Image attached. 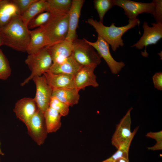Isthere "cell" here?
Here are the masks:
<instances>
[{
    "label": "cell",
    "mask_w": 162,
    "mask_h": 162,
    "mask_svg": "<svg viewBox=\"0 0 162 162\" xmlns=\"http://www.w3.org/2000/svg\"><path fill=\"white\" fill-rule=\"evenodd\" d=\"M0 29L4 37V45L18 51L26 52L30 40L29 29L20 16L14 18Z\"/></svg>",
    "instance_id": "cell-1"
},
{
    "label": "cell",
    "mask_w": 162,
    "mask_h": 162,
    "mask_svg": "<svg viewBox=\"0 0 162 162\" xmlns=\"http://www.w3.org/2000/svg\"><path fill=\"white\" fill-rule=\"evenodd\" d=\"M87 22L93 26L98 35L102 37L111 46L112 50L115 52L117 49L124 45L122 37L124 34L129 29L139 25L140 21L136 18L126 25L117 27L115 23H112L110 26H104L99 21L92 18L88 19Z\"/></svg>",
    "instance_id": "cell-2"
},
{
    "label": "cell",
    "mask_w": 162,
    "mask_h": 162,
    "mask_svg": "<svg viewBox=\"0 0 162 162\" xmlns=\"http://www.w3.org/2000/svg\"><path fill=\"white\" fill-rule=\"evenodd\" d=\"M50 13L48 21L40 27L48 41L47 47L65 40L68 29L69 13Z\"/></svg>",
    "instance_id": "cell-3"
},
{
    "label": "cell",
    "mask_w": 162,
    "mask_h": 162,
    "mask_svg": "<svg viewBox=\"0 0 162 162\" xmlns=\"http://www.w3.org/2000/svg\"><path fill=\"white\" fill-rule=\"evenodd\" d=\"M31 71V75L23 82V86L35 76H41L49 71L53 64L52 58L48 48L45 47L37 53L28 54L25 60Z\"/></svg>",
    "instance_id": "cell-4"
},
{
    "label": "cell",
    "mask_w": 162,
    "mask_h": 162,
    "mask_svg": "<svg viewBox=\"0 0 162 162\" xmlns=\"http://www.w3.org/2000/svg\"><path fill=\"white\" fill-rule=\"evenodd\" d=\"M72 55L76 62L82 66L99 64L101 58L94 48L83 38H77L73 41Z\"/></svg>",
    "instance_id": "cell-5"
},
{
    "label": "cell",
    "mask_w": 162,
    "mask_h": 162,
    "mask_svg": "<svg viewBox=\"0 0 162 162\" xmlns=\"http://www.w3.org/2000/svg\"><path fill=\"white\" fill-rule=\"evenodd\" d=\"M26 126L32 139L39 146L43 144L48 134L43 113L38 109Z\"/></svg>",
    "instance_id": "cell-6"
},
{
    "label": "cell",
    "mask_w": 162,
    "mask_h": 162,
    "mask_svg": "<svg viewBox=\"0 0 162 162\" xmlns=\"http://www.w3.org/2000/svg\"><path fill=\"white\" fill-rule=\"evenodd\" d=\"M83 38L97 51L101 58H103L113 74L118 73L125 66V64L123 62H118L113 58L110 51L109 45L100 36L98 35L97 40L94 42H91Z\"/></svg>",
    "instance_id": "cell-7"
},
{
    "label": "cell",
    "mask_w": 162,
    "mask_h": 162,
    "mask_svg": "<svg viewBox=\"0 0 162 162\" xmlns=\"http://www.w3.org/2000/svg\"><path fill=\"white\" fill-rule=\"evenodd\" d=\"M115 5L124 10L128 18V22L136 19L139 14L146 13L153 14L154 9L153 2L150 3L136 2L130 0H115Z\"/></svg>",
    "instance_id": "cell-8"
},
{
    "label": "cell",
    "mask_w": 162,
    "mask_h": 162,
    "mask_svg": "<svg viewBox=\"0 0 162 162\" xmlns=\"http://www.w3.org/2000/svg\"><path fill=\"white\" fill-rule=\"evenodd\" d=\"M36 86V93L34 98L38 109L43 113L49 107L53 88L49 85L44 75L34 76L32 79Z\"/></svg>",
    "instance_id": "cell-9"
},
{
    "label": "cell",
    "mask_w": 162,
    "mask_h": 162,
    "mask_svg": "<svg viewBox=\"0 0 162 162\" xmlns=\"http://www.w3.org/2000/svg\"><path fill=\"white\" fill-rule=\"evenodd\" d=\"M152 26H148L146 21L143 22L142 28L143 33L139 40L131 46L139 50H145L146 47L150 45L156 44L162 38V23H152Z\"/></svg>",
    "instance_id": "cell-10"
},
{
    "label": "cell",
    "mask_w": 162,
    "mask_h": 162,
    "mask_svg": "<svg viewBox=\"0 0 162 162\" xmlns=\"http://www.w3.org/2000/svg\"><path fill=\"white\" fill-rule=\"evenodd\" d=\"M133 108H130L120 120L116 126L112 137L111 143L117 149L125 142L131 136V119L130 112Z\"/></svg>",
    "instance_id": "cell-11"
},
{
    "label": "cell",
    "mask_w": 162,
    "mask_h": 162,
    "mask_svg": "<svg viewBox=\"0 0 162 162\" xmlns=\"http://www.w3.org/2000/svg\"><path fill=\"white\" fill-rule=\"evenodd\" d=\"M96 65L82 66L74 75L75 88L80 91L88 86L96 87L99 84L94 71Z\"/></svg>",
    "instance_id": "cell-12"
},
{
    "label": "cell",
    "mask_w": 162,
    "mask_h": 162,
    "mask_svg": "<svg viewBox=\"0 0 162 162\" xmlns=\"http://www.w3.org/2000/svg\"><path fill=\"white\" fill-rule=\"evenodd\" d=\"M38 110L34 98L26 97L16 103L13 111L17 118L26 125Z\"/></svg>",
    "instance_id": "cell-13"
},
{
    "label": "cell",
    "mask_w": 162,
    "mask_h": 162,
    "mask_svg": "<svg viewBox=\"0 0 162 162\" xmlns=\"http://www.w3.org/2000/svg\"><path fill=\"white\" fill-rule=\"evenodd\" d=\"M84 0H72L69 13L68 29L66 39L73 41L77 38L76 30L78 27L79 19Z\"/></svg>",
    "instance_id": "cell-14"
},
{
    "label": "cell",
    "mask_w": 162,
    "mask_h": 162,
    "mask_svg": "<svg viewBox=\"0 0 162 162\" xmlns=\"http://www.w3.org/2000/svg\"><path fill=\"white\" fill-rule=\"evenodd\" d=\"M47 48L53 63H58L72 55L73 42L65 40Z\"/></svg>",
    "instance_id": "cell-15"
},
{
    "label": "cell",
    "mask_w": 162,
    "mask_h": 162,
    "mask_svg": "<svg viewBox=\"0 0 162 162\" xmlns=\"http://www.w3.org/2000/svg\"><path fill=\"white\" fill-rule=\"evenodd\" d=\"M43 75L48 84L52 88H75L74 75L64 74H54L49 71L45 73Z\"/></svg>",
    "instance_id": "cell-16"
},
{
    "label": "cell",
    "mask_w": 162,
    "mask_h": 162,
    "mask_svg": "<svg viewBox=\"0 0 162 162\" xmlns=\"http://www.w3.org/2000/svg\"><path fill=\"white\" fill-rule=\"evenodd\" d=\"M30 40L26 51L28 54L37 53L48 46L45 35L40 27L29 30Z\"/></svg>",
    "instance_id": "cell-17"
},
{
    "label": "cell",
    "mask_w": 162,
    "mask_h": 162,
    "mask_svg": "<svg viewBox=\"0 0 162 162\" xmlns=\"http://www.w3.org/2000/svg\"><path fill=\"white\" fill-rule=\"evenodd\" d=\"M20 16L11 0H0V29L8 25L14 18Z\"/></svg>",
    "instance_id": "cell-18"
},
{
    "label": "cell",
    "mask_w": 162,
    "mask_h": 162,
    "mask_svg": "<svg viewBox=\"0 0 162 162\" xmlns=\"http://www.w3.org/2000/svg\"><path fill=\"white\" fill-rule=\"evenodd\" d=\"M82 66L76 62L72 55L60 63H53L48 71L54 74L74 75Z\"/></svg>",
    "instance_id": "cell-19"
},
{
    "label": "cell",
    "mask_w": 162,
    "mask_h": 162,
    "mask_svg": "<svg viewBox=\"0 0 162 162\" xmlns=\"http://www.w3.org/2000/svg\"><path fill=\"white\" fill-rule=\"evenodd\" d=\"M79 91L76 88H53L52 96L69 106L77 104L80 99Z\"/></svg>",
    "instance_id": "cell-20"
},
{
    "label": "cell",
    "mask_w": 162,
    "mask_h": 162,
    "mask_svg": "<svg viewBox=\"0 0 162 162\" xmlns=\"http://www.w3.org/2000/svg\"><path fill=\"white\" fill-rule=\"evenodd\" d=\"M44 116L48 133L56 132L60 129L62 116L57 111L49 107L44 113Z\"/></svg>",
    "instance_id": "cell-21"
},
{
    "label": "cell",
    "mask_w": 162,
    "mask_h": 162,
    "mask_svg": "<svg viewBox=\"0 0 162 162\" xmlns=\"http://www.w3.org/2000/svg\"><path fill=\"white\" fill-rule=\"evenodd\" d=\"M48 11V4L46 0H37L20 17L27 26L30 21L39 14ZM28 27V26H27Z\"/></svg>",
    "instance_id": "cell-22"
},
{
    "label": "cell",
    "mask_w": 162,
    "mask_h": 162,
    "mask_svg": "<svg viewBox=\"0 0 162 162\" xmlns=\"http://www.w3.org/2000/svg\"><path fill=\"white\" fill-rule=\"evenodd\" d=\"M48 11L63 14L69 13L72 0H47Z\"/></svg>",
    "instance_id": "cell-23"
},
{
    "label": "cell",
    "mask_w": 162,
    "mask_h": 162,
    "mask_svg": "<svg viewBox=\"0 0 162 162\" xmlns=\"http://www.w3.org/2000/svg\"><path fill=\"white\" fill-rule=\"evenodd\" d=\"M139 128L136 127L132 132L128 140L120 146L118 150L108 159L114 161L117 158H122L129 160L128 153L129 148L132 141Z\"/></svg>",
    "instance_id": "cell-24"
},
{
    "label": "cell",
    "mask_w": 162,
    "mask_h": 162,
    "mask_svg": "<svg viewBox=\"0 0 162 162\" xmlns=\"http://www.w3.org/2000/svg\"><path fill=\"white\" fill-rule=\"evenodd\" d=\"M93 2L94 7L99 15V22L103 23L105 15L113 6L115 5V0H94Z\"/></svg>",
    "instance_id": "cell-25"
},
{
    "label": "cell",
    "mask_w": 162,
    "mask_h": 162,
    "mask_svg": "<svg viewBox=\"0 0 162 162\" xmlns=\"http://www.w3.org/2000/svg\"><path fill=\"white\" fill-rule=\"evenodd\" d=\"M11 69L9 62L0 49V79L6 80L10 76Z\"/></svg>",
    "instance_id": "cell-26"
},
{
    "label": "cell",
    "mask_w": 162,
    "mask_h": 162,
    "mask_svg": "<svg viewBox=\"0 0 162 162\" xmlns=\"http://www.w3.org/2000/svg\"><path fill=\"white\" fill-rule=\"evenodd\" d=\"M50 15L51 13L49 11H45L38 15L28 23V28L29 29L43 26L48 21Z\"/></svg>",
    "instance_id": "cell-27"
},
{
    "label": "cell",
    "mask_w": 162,
    "mask_h": 162,
    "mask_svg": "<svg viewBox=\"0 0 162 162\" xmlns=\"http://www.w3.org/2000/svg\"><path fill=\"white\" fill-rule=\"evenodd\" d=\"M49 107L56 110L62 116H65L69 112V106L52 96L50 100Z\"/></svg>",
    "instance_id": "cell-28"
},
{
    "label": "cell",
    "mask_w": 162,
    "mask_h": 162,
    "mask_svg": "<svg viewBox=\"0 0 162 162\" xmlns=\"http://www.w3.org/2000/svg\"><path fill=\"white\" fill-rule=\"evenodd\" d=\"M37 0H11L17 7L20 16H21Z\"/></svg>",
    "instance_id": "cell-29"
},
{
    "label": "cell",
    "mask_w": 162,
    "mask_h": 162,
    "mask_svg": "<svg viewBox=\"0 0 162 162\" xmlns=\"http://www.w3.org/2000/svg\"><path fill=\"white\" fill-rule=\"evenodd\" d=\"M154 11L152 14L156 23H162V0H154Z\"/></svg>",
    "instance_id": "cell-30"
},
{
    "label": "cell",
    "mask_w": 162,
    "mask_h": 162,
    "mask_svg": "<svg viewBox=\"0 0 162 162\" xmlns=\"http://www.w3.org/2000/svg\"><path fill=\"white\" fill-rule=\"evenodd\" d=\"M154 87L157 89L162 90V73L160 71L156 73L152 77Z\"/></svg>",
    "instance_id": "cell-31"
},
{
    "label": "cell",
    "mask_w": 162,
    "mask_h": 162,
    "mask_svg": "<svg viewBox=\"0 0 162 162\" xmlns=\"http://www.w3.org/2000/svg\"><path fill=\"white\" fill-rule=\"evenodd\" d=\"M146 136L148 138L155 140L156 142H162V131L157 132H150L148 133Z\"/></svg>",
    "instance_id": "cell-32"
},
{
    "label": "cell",
    "mask_w": 162,
    "mask_h": 162,
    "mask_svg": "<svg viewBox=\"0 0 162 162\" xmlns=\"http://www.w3.org/2000/svg\"><path fill=\"white\" fill-rule=\"evenodd\" d=\"M149 150L155 151L160 150L162 149V142H156V143L153 146L147 148Z\"/></svg>",
    "instance_id": "cell-33"
},
{
    "label": "cell",
    "mask_w": 162,
    "mask_h": 162,
    "mask_svg": "<svg viewBox=\"0 0 162 162\" xmlns=\"http://www.w3.org/2000/svg\"><path fill=\"white\" fill-rule=\"evenodd\" d=\"M4 45V38L2 31L0 29V46Z\"/></svg>",
    "instance_id": "cell-34"
},
{
    "label": "cell",
    "mask_w": 162,
    "mask_h": 162,
    "mask_svg": "<svg viewBox=\"0 0 162 162\" xmlns=\"http://www.w3.org/2000/svg\"><path fill=\"white\" fill-rule=\"evenodd\" d=\"M114 162H129V160H127L125 158H120L116 159Z\"/></svg>",
    "instance_id": "cell-35"
},
{
    "label": "cell",
    "mask_w": 162,
    "mask_h": 162,
    "mask_svg": "<svg viewBox=\"0 0 162 162\" xmlns=\"http://www.w3.org/2000/svg\"><path fill=\"white\" fill-rule=\"evenodd\" d=\"M101 162H114V161L112 160H110L108 158L102 161Z\"/></svg>",
    "instance_id": "cell-36"
},
{
    "label": "cell",
    "mask_w": 162,
    "mask_h": 162,
    "mask_svg": "<svg viewBox=\"0 0 162 162\" xmlns=\"http://www.w3.org/2000/svg\"><path fill=\"white\" fill-rule=\"evenodd\" d=\"M0 155H4V153L2 152V151L0 147Z\"/></svg>",
    "instance_id": "cell-37"
},
{
    "label": "cell",
    "mask_w": 162,
    "mask_h": 162,
    "mask_svg": "<svg viewBox=\"0 0 162 162\" xmlns=\"http://www.w3.org/2000/svg\"><path fill=\"white\" fill-rule=\"evenodd\" d=\"M0 161H1V160H0Z\"/></svg>",
    "instance_id": "cell-38"
}]
</instances>
